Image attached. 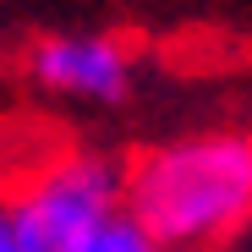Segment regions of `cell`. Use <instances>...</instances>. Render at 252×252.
<instances>
[{
	"label": "cell",
	"instance_id": "cell-3",
	"mask_svg": "<svg viewBox=\"0 0 252 252\" xmlns=\"http://www.w3.org/2000/svg\"><path fill=\"white\" fill-rule=\"evenodd\" d=\"M28 77L61 99L115 104L132 88V50L110 33H50L28 50Z\"/></svg>",
	"mask_w": 252,
	"mask_h": 252
},
{
	"label": "cell",
	"instance_id": "cell-2",
	"mask_svg": "<svg viewBox=\"0 0 252 252\" xmlns=\"http://www.w3.org/2000/svg\"><path fill=\"white\" fill-rule=\"evenodd\" d=\"M17 252H99L126 220V164L104 154H61L6 197Z\"/></svg>",
	"mask_w": 252,
	"mask_h": 252
},
{
	"label": "cell",
	"instance_id": "cell-4",
	"mask_svg": "<svg viewBox=\"0 0 252 252\" xmlns=\"http://www.w3.org/2000/svg\"><path fill=\"white\" fill-rule=\"evenodd\" d=\"M99 252H170V247H164V241H154L143 225H132V220H121L110 236H104V247Z\"/></svg>",
	"mask_w": 252,
	"mask_h": 252
},
{
	"label": "cell",
	"instance_id": "cell-5",
	"mask_svg": "<svg viewBox=\"0 0 252 252\" xmlns=\"http://www.w3.org/2000/svg\"><path fill=\"white\" fill-rule=\"evenodd\" d=\"M0 252H17V236H11V208L0 203Z\"/></svg>",
	"mask_w": 252,
	"mask_h": 252
},
{
	"label": "cell",
	"instance_id": "cell-1",
	"mask_svg": "<svg viewBox=\"0 0 252 252\" xmlns=\"http://www.w3.org/2000/svg\"><path fill=\"white\" fill-rule=\"evenodd\" d=\"M126 220L170 252H225L252 225V132L208 126L126 164Z\"/></svg>",
	"mask_w": 252,
	"mask_h": 252
}]
</instances>
